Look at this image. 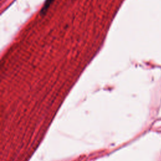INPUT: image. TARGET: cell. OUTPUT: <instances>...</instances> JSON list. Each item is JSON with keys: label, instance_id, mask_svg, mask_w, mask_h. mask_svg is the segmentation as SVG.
Here are the masks:
<instances>
[{"label": "cell", "instance_id": "1", "mask_svg": "<svg viewBox=\"0 0 161 161\" xmlns=\"http://www.w3.org/2000/svg\"><path fill=\"white\" fill-rule=\"evenodd\" d=\"M54 1V0H46L44 4H43V7L41 9V11L40 14L42 16H44L46 14L48 8L51 6V4L53 3V2Z\"/></svg>", "mask_w": 161, "mask_h": 161}]
</instances>
